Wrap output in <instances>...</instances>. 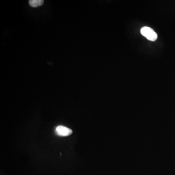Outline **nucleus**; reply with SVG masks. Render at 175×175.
Masks as SVG:
<instances>
[{"instance_id":"obj_1","label":"nucleus","mask_w":175,"mask_h":175,"mask_svg":"<svg viewBox=\"0 0 175 175\" xmlns=\"http://www.w3.org/2000/svg\"><path fill=\"white\" fill-rule=\"evenodd\" d=\"M141 33L143 36L150 41H155L157 38V33L151 28L148 27H143L141 30Z\"/></svg>"},{"instance_id":"obj_2","label":"nucleus","mask_w":175,"mask_h":175,"mask_svg":"<svg viewBox=\"0 0 175 175\" xmlns=\"http://www.w3.org/2000/svg\"><path fill=\"white\" fill-rule=\"evenodd\" d=\"M56 133L59 136L66 137L71 135L72 133V130L64 126H59L56 128Z\"/></svg>"},{"instance_id":"obj_3","label":"nucleus","mask_w":175,"mask_h":175,"mask_svg":"<svg viewBox=\"0 0 175 175\" xmlns=\"http://www.w3.org/2000/svg\"><path fill=\"white\" fill-rule=\"evenodd\" d=\"M43 2V0H30L29 4L32 8H37L42 6Z\"/></svg>"}]
</instances>
